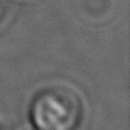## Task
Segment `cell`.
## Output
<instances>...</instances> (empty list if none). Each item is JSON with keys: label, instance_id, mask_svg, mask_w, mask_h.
Returning a JSON list of instances; mask_svg holds the SVG:
<instances>
[{"label": "cell", "instance_id": "6da1fadb", "mask_svg": "<svg viewBox=\"0 0 130 130\" xmlns=\"http://www.w3.org/2000/svg\"><path fill=\"white\" fill-rule=\"evenodd\" d=\"M28 120L34 130H80L85 120V104L73 87L48 84L28 102Z\"/></svg>", "mask_w": 130, "mask_h": 130}, {"label": "cell", "instance_id": "7a4b0ae2", "mask_svg": "<svg viewBox=\"0 0 130 130\" xmlns=\"http://www.w3.org/2000/svg\"><path fill=\"white\" fill-rule=\"evenodd\" d=\"M10 10V2L9 0H0V25L4 23V20L7 18Z\"/></svg>", "mask_w": 130, "mask_h": 130}]
</instances>
